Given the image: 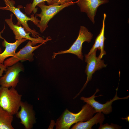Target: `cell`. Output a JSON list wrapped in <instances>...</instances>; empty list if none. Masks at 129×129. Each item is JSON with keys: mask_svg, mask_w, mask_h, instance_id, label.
I'll return each instance as SVG.
<instances>
[{"mask_svg": "<svg viewBox=\"0 0 129 129\" xmlns=\"http://www.w3.org/2000/svg\"><path fill=\"white\" fill-rule=\"evenodd\" d=\"M95 113L94 108L87 103L83 106L79 112L76 113L72 112L66 109L57 120L55 124L56 129H69L75 123L88 120Z\"/></svg>", "mask_w": 129, "mask_h": 129, "instance_id": "cell-1", "label": "cell"}, {"mask_svg": "<svg viewBox=\"0 0 129 129\" xmlns=\"http://www.w3.org/2000/svg\"><path fill=\"white\" fill-rule=\"evenodd\" d=\"M9 88L0 87V107L13 115L20 107L22 96L15 88Z\"/></svg>", "mask_w": 129, "mask_h": 129, "instance_id": "cell-2", "label": "cell"}, {"mask_svg": "<svg viewBox=\"0 0 129 129\" xmlns=\"http://www.w3.org/2000/svg\"><path fill=\"white\" fill-rule=\"evenodd\" d=\"M6 4L5 7L0 6V9L7 10L12 12L16 17L17 22L16 25H22L25 31L27 33L30 32L33 38H37L40 36L39 34L35 30L31 29L29 27L28 22L32 21L37 26L40 20L34 15H31V17H29L23 13L20 10V8L16 7L15 6V2L13 0H3Z\"/></svg>", "mask_w": 129, "mask_h": 129, "instance_id": "cell-3", "label": "cell"}, {"mask_svg": "<svg viewBox=\"0 0 129 129\" xmlns=\"http://www.w3.org/2000/svg\"><path fill=\"white\" fill-rule=\"evenodd\" d=\"M75 3V2L71 1L60 5L53 4L46 5L44 2L38 4L37 6L40 8L41 12L39 14H36V16L40 18L37 26L39 28L40 32L42 33L48 27L49 21L57 13L64 8Z\"/></svg>", "mask_w": 129, "mask_h": 129, "instance_id": "cell-4", "label": "cell"}, {"mask_svg": "<svg viewBox=\"0 0 129 129\" xmlns=\"http://www.w3.org/2000/svg\"><path fill=\"white\" fill-rule=\"evenodd\" d=\"M44 44L41 43L38 46H33L31 41L29 40L26 45L16 53L14 56L5 60L3 64L0 66V77L2 76L4 71H6L7 67L14 65L19 61L27 60L30 62L33 61L34 55L33 52Z\"/></svg>", "mask_w": 129, "mask_h": 129, "instance_id": "cell-5", "label": "cell"}, {"mask_svg": "<svg viewBox=\"0 0 129 129\" xmlns=\"http://www.w3.org/2000/svg\"><path fill=\"white\" fill-rule=\"evenodd\" d=\"M93 34L85 27H80L77 38L70 48L68 49L62 50L57 53H54L52 56L53 59L58 54L69 53L77 55L78 57L83 60V56L82 52V46L85 42L89 43L92 38Z\"/></svg>", "mask_w": 129, "mask_h": 129, "instance_id": "cell-6", "label": "cell"}, {"mask_svg": "<svg viewBox=\"0 0 129 129\" xmlns=\"http://www.w3.org/2000/svg\"><path fill=\"white\" fill-rule=\"evenodd\" d=\"M97 50H95L90 55H85V62L87 63L85 72L87 75L86 81L79 92L74 98H75L78 96L86 87L89 81L92 79L93 74L97 70H99L103 68L106 67V64L104 61L101 60L99 56L97 57L96 53Z\"/></svg>", "mask_w": 129, "mask_h": 129, "instance_id": "cell-7", "label": "cell"}, {"mask_svg": "<svg viewBox=\"0 0 129 129\" xmlns=\"http://www.w3.org/2000/svg\"><path fill=\"white\" fill-rule=\"evenodd\" d=\"M118 89V88L116 89V94L113 98L109 101H108L104 104L101 103L95 99V97L102 96L101 95L95 96L96 94L99 91V89L97 88L95 93L91 97H81L80 99L83 101L84 102L89 104L92 107L95 109L96 113L101 112L104 114H108L112 111L113 108L112 105L113 102L118 100L128 99L129 98V96L123 97H118L117 95Z\"/></svg>", "mask_w": 129, "mask_h": 129, "instance_id": "cell-8", "label": "cell"}, {"mask_svg": "<svg viewBox=\"0 0 129 129\" xmlns=\"http://www.w3.org/2000/svg\"><path fill=\"white\" fill-rule=\"evenodd\" d=\"M13 14L10 15V18L5 19V21L10 28L12 31L15 35V38L16 40H20L23 38L31 41L32 46H34L38 43H43L51 40V39L48 37L46 39L40 36L37 38H33L29 35L30 32H27L24 29L21 25L18 26L14 24L12 21Z\"/></svg>", "mask_w": 129, "mask_h": 129, "instance_id": "cell-9", "label": "cell"}, {"mask_svg": "<svg viewBox=\"0 0 129 129\" xmlns=\"http://www.w3.org/2000/svg\"><path fill=\"white\" fill-rule=\"evenodd\" d=\"M7 68L5 74L0 77V85L8 88H15L19 82V73L23 70V67L18 62Z\"/></svg>", "mask_w": 129, "mask_h": 129, "instance_id": "cell-10", "label": "cell"}, {"mask_svg": "<svg viewBox=\"0 0 129 129\" xmlns=\"http://www.w3.org/2000/svg\"><path fill=\"white\" fill-rule=\"evenodd\" d=\"M21 109L15 114L21 120L20 123L26 129H32L36 123L35 113L32 106L26 102L22 101Z\"/></svg>", "mask_w": 129, "mask_h": 129, "instance_id": "cell-11", "label": "cell"}, {"mask_svg": "<svg viewBox=\"0 0 129 129\" xmlns=\"http://www.w3.org/2000/svg\"><path fill=\"white\" fill-rule=\"evenodd\" d=\"M108 0H78L75 3L79 6L81 12L86 13L93 24L97 9L101 5L108 2Z\"/></svg>", "mask_w": 129, "mask_h": 129, "instance_id": "cell-12", "label": "cell"}, {"mask_svg": "<svg viewBox=\"0 0 129 129\" xmlns=\"http://www.w3.org/2000/svg\"><path fill=\"white\" fill-rule=\"evenodd\" d=\"M4 30V29L0 32V38L4 40L2 44L3 46L5 47V49L2 53L0 54V66L3 64L5 59L9 57L14 56L17 47L22 43L27 40L26 39L23 38L20 40H16L13 43H8L1 36V33Z\"/></svg>", "mask_w": 129, "mask_h": 129, "instance_id": "cell-13", "label": "cell"}, {"mask_svg": "<svg viewBox=\"0 0 129 129\" xmlns=\"http://www.w3.org/2000/svg\"><path fill=\"white\" fill-rule=\"evenodd\" d=\"M105 119L103 114L101 112H98L93 117L85 122H80L76 123L71 129H91L95 124L98 123L102 124Z\"/></svg>", "mask_w": 129, "mask_h": 129, "instance_id": "cell-14", "label": "cell"}, {"mask_svg": "<svg viewBox=\"0 0 129 129\" xmlns=\"http://www.w3.org/2000/svg\"><path fill=\"white\" fill-rule=\"evenodd\" d=\"M13 119V115L0 107V129H14Z\"/></svg>", "mask_w": 129, "mask_h": 129, "instance_id": "cell-15", "label": "cell"}, {"mask_svg": "<svg viewBox=\"0 0 129 129\" xmlns=\"http://www.w3.org/2000/svg\"><path fill=\"white\" fill-rule=\"evenodd\" d=\"M45 1L49 5L54 4L53 0H33L32 3L27 4L24 7L25 12L28 15L30 14L32 12L35 14L37 10L36 6L39 3Z\"/></svg>", "mask_w": 129, "mask_h": 129, "instance_id": "cell-16", "label": "cell"}, {"mask_svg": "<svg viewBox=\"0 0 129 129\" xmlns=\"http://www.w3.org/2000/svg\"><path fill=\"white\" fill-rule=\"evenodd\" d=\"M106 17L105 13L103 15V17L102 22V28L101 30L100 34V53L98 56L101 59L103 56L106 54V53L104 49V43L106 39L104 35V28L105 27V21Z\"/></svg>", "mask_w": 129, "mask_h": 129, "instance_id": "cell-17", "label": "cell"}, {"mask_svg": "<svg viewBox=\"0 0 129 129\" xmlns=\"http://www.w3.org/2000/svg\"><path fill=\"white\" fill-rule=\"evenodd\" d=\"M122 127L117 124L111 123L109 125L107 123L103 124H100L98 128L99 129H119L121 128Z\"/></svg>", "mask_w": 129, "mask_h": 129, "instance_id": "cell-18", "label": "cell"}, {"mask_svg": "<svg viewBox=\"0 0 129 129\" xmlns=\"http://www.w3.org/2000/svg\"><path fill=\"white\" fill-rule=\"evenodd\" d=\"M100 34L97 36L95 40V43L91 48L88 54V55H90L95 50L98 49L100 50Z\"/></svg>", "mask_w": 129, "mask_h": 129, "instance_id": "cell-19", "label": "cell"}, {"mask_svg": "<svg viewBox=\"0 0 129 129\" xmlns=\"http://www.w3.org/2000/svg\"><path fill=\"white\" fill-rule=\"evenodd\" d=\"M74 0H53L54 4H55L60 5L66 3L73 1Z\"/></svg>", "mask_w": 129, "mask_h": 129, "instance_id": "cell-20", "label": "cell"}, {"mask_svg": "<svg viewBox=\"0 0 129 129\" xmlns=\"http://www.w3.org/2000/svg\"><path fill=\"white\" fill-rule=\"evenodd\" d=\"M2 53V51L1 49V48L0 47V54Z\"/></svg>", "mask_w": 129, "mask_h": 129, "instance_id": "cell-21", "label": "cell"}]
</instances>
